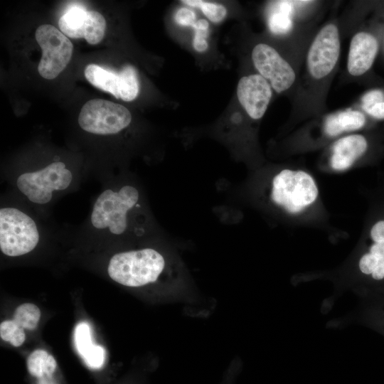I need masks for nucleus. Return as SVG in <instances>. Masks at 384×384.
I'll return each instance as SVG.
<instances>
[{"label":"nucleus","instance_id":"nucleus-1","mask_svg":"<svg viewBox=\"0 0 384 384\" xmlns=\"http://www.w3.org/2000/svg\"><path fill=\"white\" fill-rule=\"evenodd\" d=\"M166 267L164 256L151 248L123 252L110 260L107 272L112 279L129 287L155 282Z\"/></svg>","mask_w":384,"mask_h":384},{"label":"nucleus","instance_id":"nucleus-2","mask_svg":"<svg viewBox=\"0 0 384 384\" xmlns=\"http://www.w3.org/2000/svg\"><path fill=\"white\" fill-rule=\"evenodd\" d=\"M139 191L132 186H124L117 192L108 189L96 200L91 222L98 229L109 228L114 235L123 233L127 226V214L137 203Z\"/></svg>","mask_w":384,"mask_h":384},{"label":"nucleus","instance_id":"nucleus-3","mask_svg":"<svg viewBox=\"0 0 384 384\" xmlns=\"http://www.w3.org/2000/svg\"><path fill=\"white\" fill-rule=\"evenodd\" d=\"M39 240L33 220L14 208L0 210V248L9 256L16 257L33 250Z\"/></svg>","mask_w":384,"mask_h":384},{"label":"nucleus","instance_id":"nucleus-4","mask_svg":"<svg viewBox=\"0 0 384 384\" xmlns=\"http://www.w3.org/2000/svg\"><path fill=\"white\" fill-rule=\"evenodd\" d=\"M317 195L314 179L304 171L284 169L273 178L272 200L289 213L302 211L316 200Z\"/></svg>","mask_w":384,"mask_h":384},{"label":"nucleus","instance_id":"nucleus-5","mask_svg":"<svg viewBox=\"0 0 384 384\" xmlns=\"http://www.w3.org/2000/svg\"><path fill=\"white\" fill-rule=\"evenodd\" d=\"M131 121L132 114L124 106L102 99L87 101L78 116L79 125L83 130L103 135L120 132Z\"/></svg>","mask_w":384,"mask_h":384},{"label":"nucleus","instance_id":"nucleus-6","mask_svg":"<svg viewBox=\"0 0 384 384\" xmlns=\"http://www.w3.org/2000/svg\"><path fill=\"white\" fill-rule=\"evenodd\" d=\"M36 40L42 50L38 71L45 79L55 78L69 63L73 46L69 38L55 26H40L35 33Z\"/></svg>","mask_w":384,"mask_h":384},{"label":"nucleus","instance_id":"nucleus-7","mask_svg":"<svg viewBox=\"0 0 384 384\" xmlns=\"http://www.w3.org/2000/svg\"><path fill=\"white\" fill-rule=\"evenodd\" d=\"M72 181L71 172L63 162H54L44 169L21 174L17 186L33 203H46L52 198L54 190L67 188Z\"/></svg>","mask_w":384,"mask_h":384},{"label":"nucleus","instance_id":"nucleus-8","mask_svg":"<svg viewBox=\"0 0 384 384\" xmlns=\"http://www.w3.org/2000/svg\"><path fill=\"white\" fill-rule=\"evenodd\" d=\"M340 53V41L337 27L329 24L319 32L307 55V66L315 79L326 76L335 67Z\"/></svg>","mask_w":384,"mask_h":384},{"label":"nucleus","instance_id":"nucleus-9","mask_svg":"<svg viewBox=\"0 0 384 384\" xmlns=\"http://www.w3.org/2000/svg\"><path fill=\"white\" fill-rule=\"evenodd\" d=\"M252 60L256 69L278 93L289 89L295 80L292 66L278 52L265 43L256 45L252 52Z\"/></svg>","mask_w":384,"mask_h":384},{"label":"nucleus","instance_id":"nucleus-10","mask_svg":"<svg viewBox=\"0 0 384 384\" xmlns=\"http://www.w3.org/2000/svg\"><path fill=\"white\" fill-rule=\"evenodd\" d=\"M58 25L67 37L84 38L91 45L101 42L106 29V21L101 14L79 7L71 8L65 13L60 18Z\"/></svg>","mask_w":384,"mask_h":384},{"label":"nucleus","instance_id":"nucleus-11","mask_svg":"<svg viewBox=\"0 0 384 384\" xmlns=\"http://www.w3.org/2000/svg\"><path fill=\"white\" fill-rule=\"evenodd\" d=\"M272 95L270 84L260 74L244 76L238 83L239 102L252 119H258L264 115Z\"/></svg>","mask_w":384,"mask_h":384},{"label":"nucleus","instance_id":"nucleus-12","mask_svg":"<svg viewBox=\"0 0 384 384\" xmlns=\"http://www.w3.org/2000/svg\"><path fill=\"white\" fill-rule=\"evenodd\" d=\"M378 44L375 38L366 32L356 33L351 39L348 70L353 76L365 73L373 65L378 51Z\"/></svg>","mask_w":384,"mask_h":384},{"label":"nucleus","instance_id":"nucleus-13","mask_svg":"<svg viewBox=\"0 0 384 384\" xmlns=\"http://www.w3.org/2000/svg\"><path fill=\"white\" fill-rule=\"evenodd\" d=\"M368 147L366 138L360 134L343 137L335 142L331 164L333 169L343 171L348 169L364 154Z\"/></svg>","mask_w":384,"mask_h":384},{"label":"nucleus","instance_id":"nucleus-14","mask_svg":"<svg viewBox=\"0 0 384 384\" xmlns=\"http://www.w3.org/2000/svg\"><path fill=\"white\" fill-rule=\"evenodd\" d=\"M365 122L363 113L348 110L329 116L324 123V130L330 136H336L343 132L358 129L364 126Z\"/></svg>","mask_w":384,"mask_h":384},{"label":"nucleus","instance_id":"nucleus-15","mask_svg":"<svg viewBox=\"0 0 384 384\" xmlns=\"http://www.w3.org/2000/svg\"><path fill=\"white\" fill-rule=\"evenodd\" d=\"M86 79L95 87L119 99L120 78L119 73L109 71L96 64H89L84 70Z\"/></svg>","mask_w":384,"mask_h":384},{"label":"nucleus","instance_id":"nucleus-16","mask_svg":"<svg viewBox=\"0 0 384 384\" xmlns=\"http://www.w3.org/2000/svg\"><path fill=\"white\" fill-rule=\"evenodd\" d=\"M56 367L57 363L53 356L42 349L35 350L27 358L28 370L37 378L53 375Z\"/></svg>","mask_w":384,"mask_h":384},{"label":"nucleus","instance_id":"nucleus-17","mask_svg":"<svg viewBox=\"0 0 384 384\" xmlns=\"http://www.w3.org/2000/svg\"><path fill=\"white\" fill-rule=\"evenodd\" d=\"M292 6L291 1H277L276 8L270 15L268 24L272 33L282 35L288 33L292 27L291 15Z\"/></svg>","mask_w":384,"mask_h":384},{"label":"nucleus","instance_id":"nucleus-18","mask_svg":"<svg viewBox=\"0 0 384 384\" xmlns=\"http://www.w3.org/2000/svg\"><path fill=\"white\" fill-rule=\"evenodd\" d=\"M120 78L119 99L125 102L134 100L139 92V82L136 69L126 65L119 73Z\"/></svg>","mask_w":384,"mask_h":384},{"label":"nucleus","instance_id":"nucleus-19","mask_svg":"<svg viewBox=\"0 0 384 384\" xmlns=\"http://www.w3.org/2000/svg\"><path fill=\"white\" fill-rule=\"evenodd\" d=\"M41 317L39 308L31 303H25L18 306L14 314V320L23 329H35Z\"/></svg>","mask_w":384,"mask_h":384},{"label":"nucleus","instance_id":"nucleus-20","mask_svg":"<svg viewBox=\"0 0 384 384\" xmlns=\"http://www.w3.org/2000/svg\"><path fill=\"white\" fill-rule=\"evenodd\" d=\"M0 336L15 347L20 346L26 339L24 329L13 320H6L0 324Z\"/></svg>","mask_w":384,"mask_h":384},{"label":"nucleus","instance_id":"nucleus-21","mask_svg":"<svg viewBox=\"0 0 384 384\" xmlns=\"http://www.w3.org/2000/svg\"><path fill=\"white\" fill-rule=\"evenodd\" d=\"M75 338L78 351L83 357L93 346L90 328L87 324L80 323L76 326Z\"/></svg>","mask_w":384,"mask_h":384},{"label":"nucleus","instance_id":"nucleus-22","mask_svg":"<svg viewBox=\"0 0 384 384\" xmlns=\"http://www.w3.org/2000/svg\"><path fill=\"white\" fill-rule=\"evenodd\" d=\"M195 36L193 40V46L198 52H204L208 49V44L207 36L208 33L209 24L205 19L198 20L193 25Z\"/></svg>","mask_w":384,"mask_h":384},{"label":"nucleus","instance_id":"nucleus-23","mask_svg":"<svg viewBox=\"0 0 384 384\" xmlns=\"http://www.w3.org/2000/svg\"><path fill=\"white\" fill-rule=\"evenodd\" d=\"M199 9H201L203 14L213 23L222 21L227 15L226 8L221 4L203 1Z\"/></svg>","mask_w":384,"mask_h":384},{"label":"nucleus","instance_id":"nucleus-24","mask_svg":"<svg viewBox=\"0 0 384 384\" xmlns=\"http://www.w3.org/2000/svg\"><path fill=\"white\" fill-rule=\"evenodd\" d=\"M83 359L89 367L100 368L105 361V350L100 346L93 345L83 356Z\"/></svg>","mask_w":384,"mask_h":384},{"label":"nucleus","instance_id":"nucleus-25","mask_svg":"<svg viewBox=\"0 0 384 384\" xmlns=\"http://www.w3.org/2000/svg\"><path fill=\"white\" fill-rule=\"evenodd\" d=\"M175 21L183 26H193L196 21L195 13L186 8L179 9L175 14Z\"/></svg>","mask_w":384,"mask_h":384},{"label":"nucleus","instance_id":"nucleus-26","mask_svg":"<svg viewBox=\"0 0 384 384\" xmlns=\"http://www.w3.org/2000/svg\"><path fill=\"white\" fill-rule=\"evenodd\" d=\"M379 259L368 252L363 255L359 261V269L365 274H371L378 265Z\"/></svg>","mask_w":384,"mask_h":384},{"label":"nucleus","instance_id":"nucleus-27","mask_svg":"<svg viewBox=\"0 0 384 384\" xmlns=\"http://www.w3.org/2000/svg\"><path fill=\"white\" fill-rule=\"evenodd\" d=\"M384 93L380 90H373L366 93L362 99L363 107L368 112L370 108L377 103L384 102Z\"/></svg>","mask_w":384,"mask_h":384},{"label":"nucleus","instance_id":"nucleus-28","mask_svg":"<svg viewBox=\"0 0 384 384\" xmlns=\"http://www.w3.org/2000/svg\"><path fill=\"white\" fill-rule=\"evenodd\" d=\"M368 113L377 119H384V102L373 105Z\"/></svg>","mask_w":384,"mask_h":384},{"label":"nucleus","instance_id":"nucleus-29","mask_svg":"<svg viewBox=\"0 0 384 384\" xmlns=\"http://www.w3.org/2000/svg\"><path fill=\"white\" fill-rule=\"evenodd\" d=\"M37 384H56L53 375H46L38 378Z\"/></svg>","mask_w":384,"mask_h":384},{"label":"nucleus","instance_id":"nucleus-30","mask_svg":"<svg viewBox=\"0 0 384 384\" xmlns=\"http://www.w3.org/2000/svg\"><path fill=\"white\" fill-rule=\"evenodd\" d=\"M181 2L184 3L185 4L190 6L191 7L195 8H200L203 1L201 0H184L181 1Z\"/></svg>","mask_w":384,"mask_h":384}]
</instances>
